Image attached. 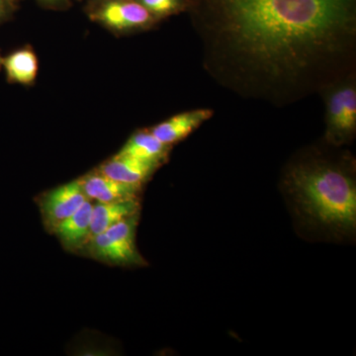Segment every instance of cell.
<instances>
[{"label": "cell", "instance_id": "obj_1", "mask_svg": "<svg viewBox=\"0 0 356 356\" xmlns=\"http://www.w3.org/2000/svg\"><path fill=\"white\" fill-rule=\"evenodd\" d=\"M203 67L242 97L285 106L356 74V0H185Z\"/></svg>", "mask_w": 356, "mask_h": 356}, {"label": "cell", "instance_id": "obj_2", "mask_svg": "<svg viewBox=\"0 0 356 356\" xmlns=\"http://www.w3.org/2000/svg\"><path fill=\"white\" fill-rule=\"evenodd\" d=\"M337 149L325 142L299 152L283 170L281 189L307 233L343 241L355 233V159Z\"/></svg>", "mask_w": 356, "mask_h": 356}, {"label": "cell", "instance_id": "obj_3", "mask_svg": "<svg viewBox=\"0 0 356 356\" xmlns=\"http://www.w3.org/2000/svg\"><path fill=\"white\" fill-rule=\"evenodd\" d=\"M325 142L332 147L350 144L356 134V74L325 88Z\"/></svg>", "mask_w": 356, "mask_h": 356}, {"label": "cell", "instance_id": "obj_4", "mask_svg": "<svg viewBox=\"0 0 356 356\" xmlns=\"http://www.w3.org/2000/svg\"><path fill=\"white\" fill-rule=\"evenodd\" d=\"M139 214L125 218L88 241L95 259L117 266H143L145 261L136 245Z\"/></svg>", "mask_w": 356, "mask_h": 356}, {"label": "cell", "instance_id": "obj_5", "mask_svg": "<svg viewBox=\"0 0 356 356\" xmlns=\"http://www.w3.org/2000/svg\"><path fill=\"white\" fill-rule=\"evenodd\" d=\"M92 18L120 32L145 29L156 20L137 0H110L92 14Z\"/></svg>", "mask_w": 356, "mask_h": 356}, {"label": "cell", "instance_id": "obj_6", "mask_svg": "<svg viewBox=\"0 0 356 356\" xmlns=\"http://www.w3.org/2000/svg\"><path fill=\"white\" fill-rule=\"evenodd\" d=\"M86 200L88 199L79 179L49 191L41 201L44 224L54 231L60 222L74 214Z\"/></svg>", "mask_w": 356, "mask_h": 356}, {"label": "cell", "instance_id": "obj_7", "mask_svg": "<svg viewBox=\"0 0 356 356\" xmlns=\"http://www.w3.org/2000/svg\"><path fill=\"white\" fill-rule=\"evenodd\" d=\"M213 115V110L208 108L182 112L154 126L149 131L163 144L172 147L180 140L186 139L202 124L212 118Z\"/></svg>", "mask_w": 356, "mask_h": 356}, {"label": "cell", "instance_id": "obj_8", "mask_svg": "<svg viewBox=\"0 0 356 356\" xmlns=\"http://www.w3.org/2000/svg\"><path fill=\"white\" fill-rule=\"evenodd\" d=\"M86 197L98 203L118 202L137 199L139 186L122 184L95 170L79 178Z\"/></svg>", "mask_w": 356, "mask_h": 356}, {"label": "cell", "instance_id": "obj_9", "mask_svg": "<svg viewBox=\"0 0 356 356\" xmlns=\"http://www.w3.org/2000/svg\"><path fill=\"white\" fill-rule=\"evenodd\" d=\"M159 168L154 163L117 154L113 158L102 163L97 170L105 177L116 181L140 187L146 184Z\"/></svg>", "mask_w": 356, "mask_h": 356}, {"label": "cell", "instance_id": "obj_10", "mask_svg": "<svg viewBox=\"0 0 356 356\" xmlns=\"http://www.w3.org/2000/svg\"><path fill=\"white\" fill-rule=\"evenodd\" d=\"M93 203L86 200L69 218L60 222L54 229L58 238L65 248H79L88 243L90 233L91 219H92Z\"/></svg>", "mask_w": 356, "mask_h": 356}, {"label": "cell", "instance_id": "obj_11", "mask_svg": "<svg viewBox=\"0 0 356 356\" xmlns=\"http://www.w3.org/2000/svg\"><path fill=\"white\" fill-rule=\"evenodd\" d=\"M170 146L163 144L149 131L140 130L131 136L118 154L147 161L161 166L168 159Z\"/></svg>", "mask_w": 356, "mask_h": 356}, {"label": "cell", "instance_id": "obj_12", "mask_svg": "<svg viewBox=\"0 0 356 356\" xmlns=\"http://www.w3.org/2000/svg\"><path fill=\"white\" fill-rule=\"evenodd\" d=\"M139 211L140 204L138 199L118 201V202L93 204L89 240L92 236L99 235L105 229L120 222L121 220L139 214Z\"/></svg>", "mask_w": 356, "mask_h": 356}, {"label": "cell", "instance_id": "obj_13", "mask_svg": "<svg viewBox=\"0 0 356 356\" xmlns=\"http://www.w3.org/2000/svg\"><path fill=\"white\" fill-rule=\"evenodd\" d=\"M2 67L9 83L29 86L38 74V58L32 49H19L2 58Z\"/></svg>", "mask_w": 356, "mask_h": 356}, {"label": "cell", "instance_id": "obj_14", "mask_svg": "<svg viewBox=\"0 0 356 356\" xmlns=\"http://www.w3.org/2000/svg\"><path fill=\"white\" fill-rule=\"evenodd\" d=\"M154 17L161 18L185 10V0H137Z\"/></svg>", "mask_w": 356, "mask_h": 356}, {"label": "cell", "instance_id": "obj_15", "mask_svg": "<svg viewBox=\"0 0 356 356\" xmlns=\"http://www.w3.org/2000/svg\"><path fill=\"white\" fill-rule=\"evenodd\" d=\"M13 10V0H0V24L6 20Z\"/></svg>", "mask_w": 356, "mask_h": 356}, {"label": "cell", "instance_id": "obj_16", "mask_svg": "<svg viewBox=\"0 0 356 356\" xmlns=\"http://www.w3.org/2000/svg\"><path fill=\"white\" fill-rule=\"evenodd\" d=\"M2 67V57L0 56V69Z\"/></svg>", "mask_w": 356, "mask_h": 356}, {"label": "cell", "instance_id": "obj_17", "mask_svg": "<svg viewBox=\"0 0 356 356\" xmlns=\"http://www.w3.org/2000/svg\"><path fill=\"white\" fill-rule=\"evenodd\" d=\"M46 1H55V0H46Z\"/></svg>", "mask_w": 356, "mask_h": 356}]
</instances>
